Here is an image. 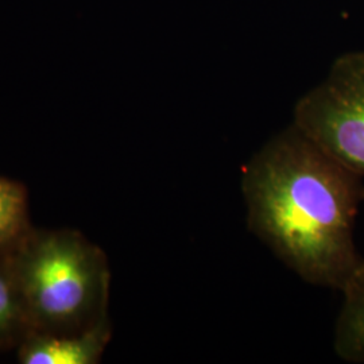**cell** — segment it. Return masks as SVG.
I'll return each instance as SVG.
<instances>
[{
	"instance_id": "obj_1",
	"label": "cell",
	"mask_w": 364,
	"mask_h": 364,
	"mask_svg": "<svg viewBox=\"0 0 364 364\" xmlns=\"http://www.w3.org/2000/svg\"><path fill=\"white\" fill-rule=\"evenodd\" d=\"M242 192L252 234L305 282L343 290L363 262L353 242L362 176L291 123L250 158Z\"/></svg>"
},
{
	"instance_id": "obj_2",
	"label": "cell",
	"mask_w": 364,
	"mask_h": 364,
	"mask_svg": "<svg viewBox=\"0 0 364 364\" xmlns=\"http://www.w3.org/2000/svg\"><path fill=\"white\" fill-rule=\"evenodd\" d=\"M10 260L31 332L76 333L108 317V259L84 235L31 228Z\"/></svg>"
},
{
	"instance_id": "obj_3",
	"label": "cell",
	"mask_w": 364,
	"mask_h": 364,
	"mask_svg": "<svg viewBox=\"0 0 364 364\" xmlns=\"http://www.w3.org/2000/svg\"><path fill=\"white\" fill-rule=\"evenodd\" d=\"M293 124L364 177V50L340 55L294 107Z\"/></svg>"
},
{
	"instance_id": "obj_4",
	"label": "cell",
	"mask_w": 364,
	"mask_h": 364,
	"mask_svg": "<svg viewBox=\"0 0 364 364\" xmlns=\"http://www.w3.org/2000/svg\"><path fill=\"white\" fill-rule=\"evenodd\" d=\"M112 336L109 317L76 333L30 332L18 347L22 364H96Z\"/></svg>"
},
{
	"instance_id": "obj_5",
	"label": "cell",
	"mask_w": 364,
	"mask_h": 364,
	"mask_svg": "<svg viewBox=\"0 0 364 364\" xmlns=\"http://www.w3.org/2000/svg\"><path fill=\"white\" fill-rule=\"evenodd\" d=\"M341 293L344 299L335 326L333 348L347 363H364V260Z\"/></svg>"
},
{
	"instance_id": "obj_6",
	"label": "cell",
	"mask_w": 364,
	"mask_h": 364,
	"mask_svg": "<svg viewBox=\"0 0 364 364\" xmlns=\"http://www.w3.org/2000/svg\"><path fill=\"white\" fill-rule=\"evenodd\" d=\"M30 332L10 252H0V351L18 348Z\"/></svg>"
},
{
	"instance_id": "obj_7",
	"label": "cell",
	"mask_w": 364,
	"mask_h": 364,
	"mask_svg": "<svg viewBox=\"0 0 364 364\" xmlns=\"http://www.w3.org/2000/svg\"><path fill=\"white\" fill-rule=\"evenodd\" d=\"M31 228L25 185L0 177V252H10Z\"/></svg>"
}]
</instances>
